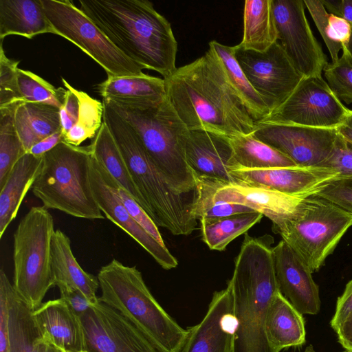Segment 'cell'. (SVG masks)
Returning <instances> with one entry per match:
<instances>
[{
	"label": "cell",
	"mask_w": 352,
	"mask_h": 352,
	"mask_svg": "<svg viewBox=\"0 0 352 352\" xmlns=\"http://www.w3.org/2000/svg\"><path fill=\"white\" fill-rule=\"evenodd\" d=\"M166 98L190 131L227 138L251 133L256 122L210 48L164 79Z\"/></svg>",
	"instance_id": "cell-1"
},
{
	"label": "cell",
	"mask_w": 352,
	"mask_h": 352,
	"mask_svg": "<svg viewBox=\"0 0 352 352\" xmlns=\"http://www.w3.org/2000/svg\"><path fill=\"white\" fill-rule=\"evenodd\" d=\"M80 10L125 56L163 78L175 66L177 42L168 21L146 0H80Z\"/></svg>",
	"instance_id": "cell-2"
},
{
	"label": "cell",
	"mask_w": 352,
	"mask_h": 352,
	"mask_svg": "<svg viewBox=\"0 0 352 352\" xmlns=\"http://www.w3.org/2000/svg\"><path fill=\"white\" fill-rule=\"evenodd\" d=\"M267 237L245 234L228 283L236 320L232 352H276L265 333L268 307L279 292Z\"/></svg>",
	"instance_id": "cell-3"
},
{
	"label": "cell",
	"mask_w": 352,
	"mask_h": 352,
	"mask_svg": "<svg viewBox=\"0 0 352 352\" xmlns=\"http://www.w3.org/2000/svg\"><path fill=\"white\" fill-rule=\"evenodd\" d=\"M103 122L115 140L132 179L146 201L151 218L174 235H188L197 229L199 190L182 192L148 155L132 127L105 101Z\"/></svg>",
	"instance_id": "cell-4"
},
{
	"label": "cell",
	"mask_w": 352,
	"mask_h": 352,
	"mask_svg": "<svg viewBox=\"0 0 352 352\" xmlns=\"http://www.w3.org/2000/svg\"><path fill=\"white\" fill-rule=\"evenodd\" d=\"M99 300L118 311L164 352H178L187 336L161 307L135 266L112 259L98 273Z\"/></svg>",
	"instance_id": "cell-5"
},
{
	"label": "cell",
	"mask_w": 352,
	"mask_h": 352,
	"mask_svg": "<svg viewBox=\"0 0 352 352\" xmlns=\"http://www.w3.org/2000/svg\"><path fill=\"white\" fill-rule=\"evenodd\" d=\"M105 102L132 127L148 155L177 189L182 192L198 190L197 177L185 157L190 131L166 98L150 107Z\"/></svg>",
	"instance_id": "cell-6"
},
{
	"label": "cell",
	"mask_w": 352,
	"mask_h": 352,
	"mask_svg": "<svg viewBox=\"0 0 352 352\" xmlns=\"http://www.w3.org/2000/svg\"><path fill=\"white\" fill-rule=\"evenodd\" d=\"M90 146L62 142L43 155L31 190L43 206L71 216L102 219L90 182Z\"/></svg>",
	"instance_id": "cell-7"
},
{
	"label": "cell",
	"mask_w": 352,
	"mask_h": 352,
	"mask_svg": "<svg viewBox=\"0 0 352 352\" xmlns=\"http://www.w3.org/2000/svg\"><path fill=\"white\" fill-rule=\"evenodd\" d=\"M52 215L43 206H33L20 220L13 234V287L33 311L43 303L54 286L52 240L55 232Z\"/></svg>",
	"instance_id": "cell-8"
},
{
	"label": "cell",
	"mask_w": 352,
	"mask_h": 352,
	"mask_svg": "<svg viewBox=\"0 0 352 352\" xmlns=\"http://www.w3.org/2000/svg\"><path fill=\"white\" fill-rule=\"evenodd\" d=\"M351 226V212L313 195L303 201L293 219L272 228L314 273Z\"/></svg>",
	"instance_id": "cell-9"
},
{
	"label": "cell",
	"mask_w": 352,
	"mask_h": 352,
	"mask_svg": "<svg viewBox=\"0 0 352 352\" xmlns=\"http://www.w3.org/2000/svg\"><path fill=\"white\" fill-rule=\"evenodd\" d=\"M54 30L78 47L106 72L107 77L139 76L145 68L121 52L100 29L69 0H41Z\"/></svg>",
	"instance_id": "cell-10"
},
{
	"label": "cell",
	"mask_w": 352,
	"mask_h": 352,
	"mask_svg": "<svg viewBox=\"0 0 352 352\" xmlns=\"http://www.w3.org/2000/svg\"><path fill=\"white\" fill-rule=\"evenodd\" d=\"M349 111L322 76L304 77L289 98L259 122L338 128Z\"/></svg>",
	"instance_id": "cell-11"
},
{
	"label": "cell",
	"mask_w": 352,
	"mask_h": 352,
	"mask_svg": "<svg viewBox=\"0 0 352 352\" xmlns=\"http://www.w3.org/2000/svg\"><path fill=\"white\" fill-rule=\"evenodd\" d=\"M234 51L238 63L270 113L289 98L304 78L278 41L262 52L238 45L234 46Z\"/></svg>",
	"instance_id": "cell-12"
},
{
	"label": "cell",
	"mask_w": 352,
	"mask_h": 352,
	"mask_svg": "<svg viewBox=\"0 0 352 352\" xmlns=\"http://www.w3.org/2000/svg\"><path fill=\"white\" fill-rule=\"evenodd\" d=\"M278 42L303 77L322 76L327 58L307 19L303 0H273Z\"/></svg>",
	"instance_id": "cell-13"
},
{
	"label": "cell",
	"mask_w": 352,
	"mask_h": 352,
	"mask_svg": "<svg viewBox=\"0 0 352 352\" xmlns=\"http://www.w3.org/2000/svg\"><path fill=\"white\" fill-rule=\"evenodd\" d=\"M199 201L248 206L272 222V228L293 219L309 195H289L263 188L197 177Z\"/></svg>",
	"instance_id": "cell-14"
},
{
	"label": "cell",
	"mask_w": 352,
	"mask_h": 352,
	"mask_svg": "<svg viewBox=\"0 0 352 352\" xmlns=\"http://www.w3.org/2000/svg\"><path fill=\"white\" fill-rule=\"evenodd\" d=\"M252 133L297 166H322L338 136L337 128L256 122Z\"/></svg>",
	"instance_id": "cell-15"
},
{
	"label": "cell",
	"mask_w": 352,
	"mask_h": 352,
	"mask_svg": "<svg viewBox=\"0 0 352 352\" xmlns=\"http://www.w3.org/2000/svg\"><path fill=\"white\" fill-rule=\"evenodd\" d=\"M80 318L89 352H164L129 320L100 300Z\"/></svg>",
	"instance_id": "cell-16"
},
{
	"label": "cell",
	"mask_w": 352,
	"mask_h": 352,
	"mask_svg": "<svg viewBox=\"0 0 352 352\" xmlns=\"http://www.w3.org/2000/svg\"><path fill=\"white\" fill-rule=\"evenodd\" d=\"M90 182L94 198L106 218L124 230L140 245L164 269L178 265L165 244L158 242L131 217L120 199L114 179L93 157L90 160Z\"/></svg>",
	"instance_id": "cell-17"
},
{
	"label": "cell",
	"mask_w": 352,
	"mask_h": 352,
	"mask_svg": "<svg viewBox=\"0 0 352 352\" xmlns=\"http://www.w3.org/2000/svg\"><path fill=\"white\" fill-rule=\"evenodd\" d=\"M235 183L289 195H313L326 184L340 179L333 169L322 166L277 167L231 170Z\"/></svg>",
	"instance_id": "cell-18"
},
{
	"label": "cell",
	"mask_w": 352,
	"mask_h": 352,
	"mask_svg": "<svg viewBox=\"0 0 352 352\" xmlns=\"http://www.w3.org/2000/svg\"><path fill=\"white\" fill-rule=\"evenodd\" d=\"M235 327L232 296L227 287L214 292L201 322L187 328L178 352H232Z\"/></svg>",
	"instance_id": "cell-19"
},
{
	"label": "cell",
	"mask_w": 352,
	"mask_h": 352,
	"mask_svg": "<svg viewBox=\"0 0 352 352\" xmlns=\"http://www.w3.org/2000/svg\"><path fill=\"white\" fill-rule=\"evenodd\" d=\"M273 257L281 294L302 315L318 314L320 309L319 289L307 265L283 239L273 248Z\"/></svg>",
	"instance_id": "cell-20"
},
{
	"label": "cell",
	"mask_w": 352,
	"mask_h": 352,
	"mask_svg": "<svg viewBox=\"0 0 352 352\" xmlns=\"http://www.w3.org/2000/svg\"><path fill=\"white\" fill-rule=\"evenodd\" d=\"M32 315L44 341L62 351H88L80 316L61 298L43 303Z\"/></svg>",
	"instance_id": "cell-21"
},
{
	"label": "cell",
	"mask_w": 352,
	"mask_h": 352,
	"mask_svg": "<svg viewBox=\"0 0 352 352\" xmlns=\"http://www.w3.org/2000/svg\"><path fill=\"white\" fill-rule=\"evenodd\" d=\"M185 157L197 177L235 183L231 174L232 150L227 138L204 131H190Z\"/></svg>",
	"instance_id": "cell-22"
},
{
	"label": "cell",
	"mask_w": 352,
	"mask_h": 352,
	"mask_svg": "<svg viewBox=\"0 0 352 352\" xmlns=\"http://www.w3.org/2000/svg\"><path fill=\"white\" fill-rule=\"evenodd\" d=\"M97 89L102 100L135 107H155L166 98L164 79L144 73L107 77Z\"/></svg>",
	"instance_id": "cell-23"
},
{
	"label": "cell",
	"mask_w": 352,
	"mask_h": 352,
	"mask_svg": "<svg viewBox=\"0 0 352 352\" xmlns=\"http://www.w3.org/2000/svg\"><path fill=\"white\" fill-rule=\"evenodd\" d=\"M52 268L54 286L65 284L78 289L91 305L99 301L98 277L85 272L76 259L67 235L59 229L52 240Z\"/></svg>",
	"instance_id": "cell-24"
},
{
	"label": "cell",
	"mask_w": 352,
	"mask_h": 352,
	"mask_svg": "<svg viewBox=\"0 0 352 352\" xmlns=\"http://www.w3.org/2000/svg\"><path fill=\"white\" fill-rule=\"evenodd\" d=\"M52 33L41 0H0V41L8 35L32 38Z\"/></svg>",
	"instance_id": "cell-25"
},
{
	"label": "cell",
	"mask_w": 352,
	"mask_h": 352,
	"mask_svg": "<svg viewBox=\"0 0 352 352\" xmlns=\"http://www.w3.org/2000/svg\"><path fill=\"white\" fill-rule=\"evenodd\" d=\"M265 333L269 344L276 352L305 342L302 315L280 292L274 296L268 307Z\"/></svg>",
	"instance_id": "cell-26"
},
{
	"label": "cell",
	"mask_w": 352,
	"mask_h": 352,
	"mask_svg": "<svg viewBox=\"0 0 352 352\" xmlns=\"http://www.w3.org/2000/svg\"><path fill=\"white\" fill-rule=\"evenodd\" d=\"M43 157L26 153L0 188V238L16 217L23 198L40 172Z\"/></svg>",
	"instance_id": "cell-27"
},
{
	"label": "cell",
	"mask_w": 352,
	"mask_h": 352,
	"mask_svg": "<svg viewBox=\"0 0 352 352\" xmlns=\"http://www.w3.org/2000/svg\"><path fill=\"white\" fill-rule=\"evenodd\" d=\"M14 121L26 153L38 142L61 130L59 109L47 104L21 102L14 109Z\"/></svg>",
	"instance_id": "cell-28"
},
{
	"label": "cell",
	"mask_w": 352,
	"mask_h": 352,
	"mask_svg": "<svg viewBox=\"0 0 352 352\" xmlns=\"http://www.w3.org/2000/svg\"><path fill=\"white\" fill-rule=\"evenodd\" d=\"M89 146L96 161L151 217L149 208L135 186L126 162L104 122H102Z\"/></svg>",
	"instance_id": "cell-29"
},
{
	"label": "cell",
	"mask_w": 352,
	"mask_h": 352,
	"mask_svg": "<svg viewBox=\"0 0 352 352\" xmlns=\"http://www.w3.org/2000/svg\"><path fill=\"white\" fill-rule=\"evenodd\" d=\"M273 0H247L243 8V32L237 45L247 50L265 52L278 41Z\"/></svg>",
	"instance_id": "cell-30"
},
{
	"label": "cell",
	"mask_w": 352,
	"mask_h": 352,
	"mask_svg": "<svg viewBox=\"0 0 352 352\" xmlns=\"http://www.w3.org/2000/svg\"><path fill=\"white\" fill-rule=\"evenodd\" d=\"M228 140L232 150V169H259L297 166L289 157L261 142L252 133Z\"/></svg>",
	"instance_id": "cell-31"
},
{
	"label": "cell",
	"mask_w": 352,
	"mask_h": 352,
	"mask_svg": "<svg viewBox=\"0 0 352 352\" xmlns=\"http://www.w3.org/2000/svg\"><path fill=\"white\" fill-rule=\"evenodd\" d=\"M209 48L219 58L230 85L243 102L255 122L264 119L269 114V109L238 63L234 56V46L230 47L212 41L209 43Z\"/></svg>",
	"instance_id": "cell-32"
},
{
	"label": "cell",
	"mask_w": 352,
	"mask_h": 352,
	"mask_svg": "<svg viewBox=\"0 0 352 352\" xmlns=\"http://www.w3.org/2000/svg\"><path fill=\"white\" fill-rule=\"evenodd\" d=\"M10 352H38L42 339L33 318V310L8 287Z\"/></svg>",
	"instance_id": "cell-33"
},
{
	"label": "cell",
	"mask_w": 352,
	"mask_h": 352,
	"mask_svg": "<svg viewBox=\"0 0 352 352\" xmlns=\"http://www.w3.org/2000/svg\"><path fill=\"white\" fill-rule=\"evenodd\" d=\"M263 214L253 211L215 218L201 219V231L204 243L213 250L223 251L239 236L258 223Z\"/></svg>",
	"instance_id": "cell-34"
},
{
	"label": "cell",
	"mask_w": 352,
	"mask_h": 352,
	"mask_svg": "<svg viewBox=\"0 0 352 352\" xmlns=\"http://www.w3.org/2000/svg\"><path fill=\"white\" fill-rule=\"evenodd\" d=\"M16 107L0 109V188L16 163L26 153L14 124Z\"/></svg>",
	"instance_id": "cell-35"
},
{
	"label": "cell",
	"mask_w": 352,
	"mask_h": 352,
	"mask_svg": "<svg viewBox=\"0 0 352 352\" xmlns=\"http://www.w3.org/2000/svg\"><path fill=\"white\" fill-rule=\"evenodd\" d=\"M17 80L22 102L47 104L58 109L63 104L66 89L55 88L39 76L19 68Z\"/></svg>",
	"instance_id": "cell-36"
},
{
	"label": "cell",
	"mask_w": 352,
	"mask_h": 352,
	"mask_svg": "<svg viewBox=\"0 0 352 352\" xmlns=\"http://www.w3.org/2000/svg\"><path fill=\"white\" fill-rule=\"evenodd\" d=\"M334 63H327L323 72L327 82L336 97L347 104L352 103V63L344 46Z\"/></svg>",
	"instance_id": "cell-37"
},
{
	"label": "cell",
	"mask_w": 352,
	"mask_h": 352,
	"mask_svg": "<svg viewBox=\"0 0 352 352\" xmlns=\"http://www.w3.org/2000/svg\"><path fill=\"white\" fill-rule=\"evenodd\" d=\"M19 63L6 56L0 41V109L16 107L22 102L17 80Z\"/></svg>",
	"instance_id": "cell-38"
},
{
	"label": "cell",
	"mask_w": 352,
	"mask_h": 352,
	"mask_svg": "<svg viewBox=\"0 0 352 352\" xmlns=\"http://www.w3.org/2000/svg\"><path fill=\"white\" fill-rule=\"evenodd\" d=\"M79 103L78 118L76 124L85 128L94 137L102 124L103 103L91 98L87 93L71 85Z\"/></svg>",
	"instance_id": "cell-39"
},
{
	"label": "cell",
	"mask_w": 352,
	"mask_h": 352,
	"mask_svg": "<svg viewBox=\"0 0 352 352\" xmlns=\"http://www.w3.org/2000/svg\"><path fill=\"white\" fill-rule=\"evenodd\" d=\"M115 188L124 206L134 219L146 232L162 244H165L158 226L146 212L138 204L131 195L114 180Z\"/></svg>",
	"instance_id": "cell-40"
},
{
	"label": "cell",
	"mask_w": 352,
	"mask_h": 352,
	"mask_svg": "<svg viewBox=\"0 0 352 352\" xmlns=\"http://www.w3.org/2000/svg\"><path fill=\"white\" fill-rule=\"evenodd\" d=\"M337 171L340 179L352 178V144L339 133L333 148L322 165Z\"/></svg>",
	"instance_id": "cell-41"
},
{
	"label": "cell",
	"mask_w": 352,
	"mask_h": 352,
	"mask_svg": "<svg viewBox=\"0 0 352 352\" xmlns=\"http://www.w3.org/2000/svg\"><path fill=\"white\" fill-rule=\"evenodd\" d=\"M303 1L328 49L331 62L337 61L339 58V53L336 51L330 36V13L326 10L322 0H303Z\"/></svg>",
	"instance_id": "cell-42"
},
{
	"label": "cell",
	"mask_w": 352,
	"mask_h": 352,
	"mask_svg": "<svg viewBox=\"0 0 352 352\" xmlns=\"http://www.w3.org/2000/svg\"><path fill=\"white\" fill-rule=\"evenodd\" d=\"M314 195L329 201L352 213V178L330 182Z\"/></svg>",
	"instance_id": "cell-43"
},
{
	"label": "cell",
	"mask_w": 352,
	"mask_h": 352,
	"mask_svg": "<svg viewBox=\"0 0 352 352\" xmlns=\"http://www.w3.org/2000/svg\"><path fill=\"white\" fill-rule=\"evenodd\" d=\"M253 211L255 210L241 204L198 200L195 214L197 219L200 220L225 217Z\"/></svg>",
	"instance_id": "cell-44"
},
{
	"label": "cell",
	"mask_w": 352,
	"mask_h": 352,
	"mask_svg": "<svg viewBox=\"0 0 352 352\" xmlns=\"http://www.w3.org/2000/svg\"><path fill=\"white\" fill-rule=\"evenodd\" d=\"M11 283L0 270V352H10L8 287Z\"/></svg>",
	"instance_id": "cell-45"
},
{
	"label": "cell",
	"mask_w": 352,
	"mask_h": 352,
	"mask_svg": "<svg viewBox=\"0 0 352 352\" xmlns=\"http://www.w3.org/2000/svg\"><path fill=\"white\" fill-rule=\"evenodd\" d=\"M66 93L63 104L59 109V116L63 137L77 123L79 103L76 94L71 89V85L62 78Z\"/></svg>",
	"instance_id": "cell-46"
},
{
	"label": "cell",
	"mask_w": 352,
	"mask_h": 352,
	"mask_svg": "<svg viewBox=\"0 0 352 352\" xmlns=\"http://www.w3.org/2000/svg\"><path fill=\"white\" fill-rule=\"evenodd\" d=\"M57 287L60 291V298L78 316L90 309L91 302L78 289L65 284L58 285Z\"/></svg>",
	"instance_id": "cell-47"
},
{
	"label": "cell",
	"mask_w": 352,
	"mask_h": 352,
	"mask_svg": "<svg viewBox=\"0 0 352 352\" xmlns=\"http://www.w3.org/2000/svg\"><path fill=\"white\" fill-rule=\"evenodd\" d=\"M352 313V280L345 287L342 294L338 298L335 314L331 320L334 328Z\"/></svg>",
	"instance_id": "cell-48"
},
{
	"label": "cell",
	"mask_w": 352,
	"mask_h": 352,
	"mask_svg": "<svg viewBox=\"0 0 352 352\" xmlns=\"http://www.w3.org/2000/svg\"><path fill=\"white\" fill-rule=\"evenodd\" d=\"M326 10L343 18L352 26V0H322Z\"/></svg>",
	"instance_id": "cell-49"
},
{
	"label": "cell",
	"mask_w": 352,
	"mask_h": 352,
	"mask_svg": "<svg viewBox=\"0 0 352 352\" xmlns=\"http://www.w3.org/2000/svg\"><path fill=\"white\" fill-rule=\"evenodd\" d=\"M62 142L63 137L60 130L36 143L28 153L36 157H43Z\"/></svg>",
	"instance_id": "cell-50"
},
{
	"label": "cell",
	"mask_w": 352,
	"mask_h": 352,
	"mask_svg": "<svg viewBox=\"0 0 352 352\" xmlns=\"http://www.w3.org/2000/svg\"><path fill=\"white\" fill-rule=\"evenodd\" d=\"M333 329L336 331L342 346L346 350L352 351V313Z\"/></svg>",
	"instance_id": "cell-51"
},
{
	"label": "cell",
	"mask_w": 352,
	"mask_h": 352,
	"mask_svg": "<svg viewBox=\"0 0 352 352\" xmlns=\"http://www.w3.org/2000/svg\"><path fill=\"white\" fill-rule=\"evenodd\" d=\"M337 129L338 133L352 144V109H349L343 122Z\"/></svg>",
	"instance_id": "cell-52"
},
{
	"label": "cell",
	"mask_w": 352,
	"mask_h": 352,
	"mask_svg": "<svg viewBox=\"0 0 352 352\" xmlns=\"http://www.w3.org/2000/svg\"><path fill=\"white\" fill-rule=\"evenodd\" d=\"M38 352H63L60 349L53 344L44 341L41 339L39 346Z\"/></svg>",
	"instance_id": "cell-53"
},
{
	"label": "cell",
	"mask_w": 352,
	"mask_h": 352,
	"mask_svg": "<svg viewBox=\"0 0 352 352\" xmlns=\"http://www.w3.org/2000/svg\"><path fill=\"white\" fill-rule=\"evenodd\" d=\"M344 47L346 50L349 57L352 63V34L349 43Z\"/></svg>",
	"instance_id": "cell-54"
},
{
	"label": "cell",
	"mask_w": 352,
	"mask_h": 352,
	"mask_svg": "<svg viewBox=\"0 0 352 352\" xmlns=\"http://www.w3.org/2000/svg\"><path fill=\"white\" fill-rule=\"evenodd\" d=\"M302 352H316L312 345H309Z\"/></svg>",
	"instance_id": "cell-55"
},
{
	"label": "cell",
	"mask_w": 352,
	"mask_h": 352,
	"mask_svg": "<svg viewBox=\"0 0 352 352\" xmlns=\"http://www.w3.org/2000/svg\"><path fill=\"white\" fill-rule=\"evenodd\" d=\"M62 351V350H61ZM63 352H70V351H62ZM80 352H89L88 351H80Z\"/></svg>",
	"instance_id": "cell-56"
},
{
	"label": "cell",
	"mask_w": 352,
	"mask_h": 352,
	"mask_svg": "<svg viewBox=\"0 0 352 352\" xmlns=\"http://www.w3.org/2000/svg\"><path fill=\"white\" fill-rule=\"evenodd\" d=\"M343 352H352V351H347V350H346V351H343Z\"/></svg>",
	"instance_id": "cell-57"
}]
</instances>
